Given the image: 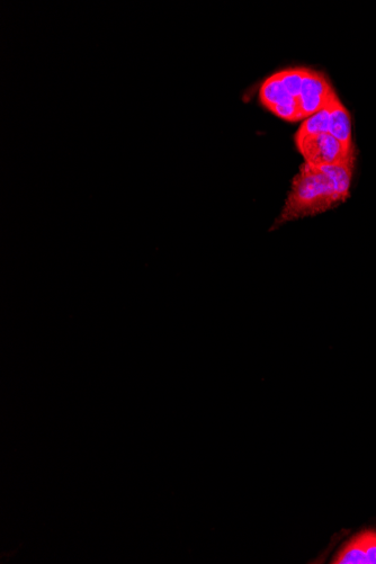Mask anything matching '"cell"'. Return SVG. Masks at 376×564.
Segmentation results:
<instances>
[{
  "mask_svg": "<svg viewBox=\"0 0 376 564\" xmlns=\"http://www.w3.org/2000/svg\"><path fill=\"white\" fill-rule=\"evenodd\" d=\"M334 564H376V532L358 533L340 549Z\"/></svg>",
  "mask_w": 376,
  "mask_h": 564,
  "instance_id": "cell-5",
  "label": "cell"
},
{
  "mask_svg": "<svg viewBox=\"0 0 376 564\" xmlns=\"http://www.w3.org/2000/svg\"><path fill=\"white\" fill-rule=\"evenodd\" d=\"M354 165L355 161L320 167L306 163L301 165L272 229L291 221L318 216L345 202L351 193Z\"/></svg>",
  "mask_w": 376,
  "mask_h": 564,
  "instance_id": "cell-1",
  "label": "cell"
},
{
  "mask_svg": "<svg viewBox=\"0 0 376 564\" xmlns=\"http://www.w3.org/2000/svg\"><path fill=\"white\" fill-rule=\"evenodd\" d=\"M258 100L266 110L284 121H303L299 102L286 91L276 74L267 77L259 86Z\"/></svg>",
  "mask_w": 376,
  "mask_h": 564,
  "instance_id": "cell-3",
  "label": "cell"
},
{
  "mask_svg": "<svg viewBox=\"0 0 376 564\" xmlns=\"http://www.w3.org/2000/svg\"><path fill=\"white\" fill-rule=\"evenodd\" d=\"M336 97L337 94L327 76L319 73V71L307 68L299 97L303 121L326 109Z\"/></svg>",
  "mask_w": 376,
  "mask_h": 564,
  "instance_id": "cell-4",
  "label": "cell"
},
{
  "mask_svg": "<svg viewBox=\"0 0 376 564\" xmlns=\"http://www.w3.org/2000/svg\"><path fill=\"white\" fill-rule=\"evenodd\" d=\"M294 142L304 158V163L311 166L340 165L355 161L354 146L345 145L329 133L307 136L295 134Z\"/></svg>",
  "mask_w": 376,
  "mask_h": 564,
  "instance_id": "cell-2",
  "label": "cell"
},
{
  "mask_svg": "<svg viewBox=\"0 0 376 564\" xmlns=\"http://www.w3.org/2000/svg\"><path fill=\"white\" fill-rule=\"evenodd\" d=\"M307 68H290L275 73L281 80L286 91L299 102L301 88L304 77H306Z\"/></svg>",
  "mask_w": 376,
  "mask_h": 564,
  "instance_id": "cell-8",
  "label": "cell"
},
{
  "mask_svg": "<svg viewBox=\"0 0 376 564\" xmlns=\"http://www.w3.org/2000/svg\"><path fill=\"white\" fill-rule=\"evenodd\" d=\"M329 128L330 105L327 106L326 109L321 110L320 112L311 115L310 118L304 120L297 134L298 136H307V134L329 133Z\"/></svg>",
  "mask_w": 376,
  "mask_h": 564,
  "instance_id": "cell-7",
  "label": "cell"
},
{
  "mask_svg": "<svg viewBox=\"0 0 376 564\" xmlns=\"http://www.w3.org/2000/svg\"><path fill=\"white\" fill-rule=\"evenodd\" d=\"M329 134L340 142L345 143V145L353 146L351 115H349L343 103L340 102L338 96L330 104Z\"/></svg>",
  "mask_w": 376,
  "mask_h": 564,
  "instance_id": "cell-6",
  "label": "cell"
}]
</instances>
